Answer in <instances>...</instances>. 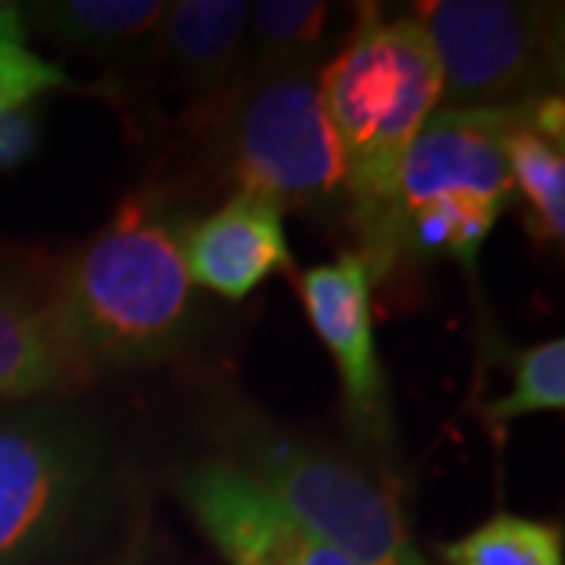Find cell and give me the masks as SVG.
Returning <instances> with one entry per match:
<instances>
[{
  "instance_id": "6da1fadb",
  "label": "cell",
  "mask_w": 565,
  "mask_h": 565,
  "mask_svg": "<svg viewBox=\"0 0 565 565\" xmlns=\"http://www.w3.org/2000/svg\"><path fill=\"white\" fill-rule=\"evenodd\" d=\"M345 44L318 66L327 120L345 161V211L374 280L396 258V185L412 139L444 98L437 51L415 13L355 7Z\"/></svg>"
},
{
  "instance_id": "7a4b0ae2",
  "label": "cell",
  "mask_w": 565,
  "mask_h": 565,
  "mask_svg": "<svg viewBox=\"0 0 565 565\" xmlns=\"http://www.w3.org/2000/svg\"><path fill=\"white\" fill-rule=\"evenodd\" d=\"M161 189L126 195L54 277L63 323L92 374L173 359L199 321L185 221Z\"/></svg>"
},
{
  "instance_id": "3957f363",
  "label": "cell",
  "mask_w": 565,
  "mask_h": 565,
  "mask_svg": "<svg viewBox=\"0 0 565 565\" xmlns=\"http://www.w3.org/2000/svg\"><path fill=\"white\" fill-rule=\"evenodd\" d=\"M185 132L207 145L217 180L236 185V192L305 214L345 202L343 148L327 120L315 73L233 82Z\"/></svg>"
},
{
  "instance_id": "277c9868",
  "label": "cell",
  "mask_w": 565,
  "mask_h": 565,
  "mask_svg": "<svg viewBox=\"0 0 565 565\" xmlns=\"http://www.w3.org/2000/svg\"><path fill=\"white\" fill-rule=\"evenodd\" d=\"M230 462L248 471L349 565H430L405 525L399 493L337 452L289 437L252 412L223 415Z\"/></svg>"
},
{
  "instance_id": "5b68a950",
  "label": "cell",
  "mask_w": 565,
  "mask_h": 565,
  "mask_svg": "<svg viewBox=\"0 0 565 565\" xmlns=\"http://www.w3.org/2000/svg\"><path fill=\"white\" fill-rule=\"evenodd\" d=\"M415 20L440 61V107H519L563 95L559 0H427Z\"/></svg>"
},
{
  "instance_id": "8992f818",
  "label": "cell",
  "mask_w": 565,
  "mask_h": 565,
  "mask_svg": "<svg viewBox=\"0 0 565 565\" xmlns=\"http://www.w3.org/2000/svg\"><path fill=\"white\" fill-rule=\"evenodd\" d=\"M102 475V444L76 415L0 418V565L51 556L92 512Z\"/></svg>"
},
{
  "instance_id": "52a82bcc",
  "label": "cell",
  "mask_w": 565,
  "mask_h": 565,
  "mask_svg": "<svg viewBox=\"0 0 565 565\" xmlns=\"http://www.w3.org/2000/svg\"><path fill=\"white\" fill-rule=\"evenodd\" d=\"M296 289L318 340L337 362V374L343 384L345 422L359 437V444L381 459L390 487L396 490L399 484L393 468L396 444L390 393L374 343V274L359 252H343L330 264H318L296 274Z\"/></svg>"
},
{
  "instance_id": "ba28073f",
  "label": "cell",
  "mask_w": 565,
  "mask_h": 565,
  "mask_svg": "<svg viewBox=\"0 0 565 565\" xmlns=\"http://www.w3.org/2000/svg\"><path fill=\"white\" fill-rule=\"evenodd\" d=\"M177 493L226 565H349L267 487L223 456L182 468Z\"/></svg>"
},
{
  "instance_id": "9c48e42d",
  "label": "cell",
  "mask_w": 565,
  "mask_h": 565,
  "mask_svg": "<svg viewBox=\"0 0 565 565\" xmlns=\"http://www.w3.org/2000/svg\"><path fill=\"white\" fill-rule=\"evenodd\" d=\"M519 107H437L405 151L396 185V230L403 217L437 202L503 214L515 199L503 139Z\"/></svg>"
},
{
  "instance_id": "30bf717a",
  "label": "cell",
  "mask_w": 565,
  "mask_h": 565,
  "mask_svg": "<svg viewBox=\"0 0 565 565\" xmlns=\"http://www.w3.org/2000/svg\"><path fill=\"white\" fill-rule=\"evenodd\" d=\"M245 0H177L167 3L151 63L167 92L182 102V126L199 122L233 88L243 57Z\"/></svg>"
},
{
  "instance_id": "8fae6325",
  "label": "cell",
  "mask_w": 565,
  "mask_h": 565,
  "mask_svg": "<svg viewBox=\"0 0 565 565\" xmlns=\"http://www.w3.org/2000/svg\"><path fill=\"white\" fill-rule=\"evenodd\" d=\"M182 255L192 282L230 302L252 296L270 274L292 267L282 211L252 192H233L207 217L185 223Z\"/></svg>"
},
{
  "instance_id": "7c38bea8",
  "label": "cell",
  "mask_w": 565,
  "mask_h": 565,
  "mask_svg": "<svg viewBox=\"0 0 565 565\" xmlns=\"http://www.w3.org/2000/svg\"><path fill=\"white\" fill-rule=\"evenodd\" d=\"M95 374L73 343L51 289L0 277V399H29Z\"/></svg>"
},
{
  "instance_id": "4fadbf2b",
  "label": "cell",
  "mask_w": 565,
  "mask_h": 565,
  "mask_svg": "<svg viewBox=\"0 0 565 565\" xmlns=\"http://www.w3.org/2000/svg\"><path fill=\"white\" fill-rule=\"evenodd\" d=\"M563 126V95H550L522 104L503 139L512 192L522 195L527 233L541 248H563L565 239Z\"/></svg>"
},
{
  "instance_id": "5bb4252c",
  "label": "cell",
  "mask_w": 565,
  "mask_h": 565,
  "mask_svg": "<svg viewBox=\"0 0 565 565\" xmlns=\"http://www.w3.org/2000/svg\"><path fill=\"white\" fill-rule=\"evenodd\" d=\"M167 3L161 0H54L29 7V20L98 61L151 54Z\"/></svg>"
},
{
  "instance_id": "9a60e30c",
  "label": "cell",
  "mask_w": 565,
  "mask_h": 565,
  "mask_svg": "<svg viewBox=\"0 0 565 565\" xmlns=\"http://www.w3.org/2000/svg\"><path fill=\"white\" fill-rule=\"evenodd\" d=\"M333 7L323 0H258L248 3L243 57L236 82L280 73H318Z\"/></svg>"
},
{
  "instance_id": "2e32d148",
  "label": "cell",
  "mask_w": 565,
  "mask_h": 565,
  "mask_svg": "<svg viewBox=\"0 0 565 565\" xmlns=\"http://www.w3.org/2000/svg\"><path fill=\"white\" fill-rule=\"evenodd\" d=\"M509 390L478 408L493 446L500 449L509 437V424L534 412H563L565 408V340L519 349L505 355Z\"/></svg>"
},
{
  "instance_id": "e0dca14e",
  "label": "cell",
  "mask_w": 565,
  "mask_h": 565,
  "mask_svg": "<svg viewBox=\"0 0 565 565\" xmlns=\"http://www.w3.org/2000/svg\"><path fill=\"white\" fill-rule=\"evenodd\" d=\"M437 553L444 565H565V537L559 522L497 512Z\"/></svg>"
},
{
  "instance_id": "ac0fdd59",
  "label": "cell",
  "mask_w": 565,
  "mask_h": 565,
  "mask_svg": "<svg viewBox=\"0 0 565 565\" xmlns=\"http://www.w3.org/2000/svg\"><path fill=\"white\" fill-rule=\"evenodd\" d=\"M57 88H73V79L25 44L20 7L0 3V117Z\"/></svg>"
},
{
  "instance_id": "d6986e66",
  "label": "cell",
  "mask_w": 565,
  "mask_h": 565,
  "mask_svg": "<svg viewBox=\"0 0 565 565\" xmlns=\"http://www.w3.org/2000/svg\"><path fill=\"white\" fill-rule=\"evenodd\" d=\"M41 145V107L25 104L0 117V173L20 170Z\"/></svg>"
},
{
  "instance_id": "ffe728a7",
  "label": "cell",
  "mask_w": 565,
  "mask_h": 565,
  "mask_svg": "<svg viewBox=\"0 0 565 565\" xmlns=\"http://www.w3.org/2000/svg\"><path fill=\"white\" fill-rule=\"evenodd\" d=\"M117 565H141V550H139V546H136V550H129V553H126V556H122Z\"/></svg>"
}]
</instances>
